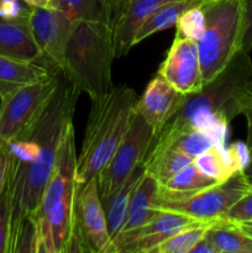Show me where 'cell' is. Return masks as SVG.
<instances>
[{"mask_svg":"<svg viewBox=\"0 0 252 253\" xmlns=\"http://www.w3.org/2000/svg\"><path fill=\"white\" fill-rule=\"evenodd\" d=\"M240 227H241L242 231L246 235H249L250 237H252V221L250 222H242V224H237Z\"/></svg>","mask_w":252,"mask_h":253,"instance_id":"d590c367","label":"cell"},{"mask_svg":"<svg viewBox=\"0 0 252 253\" xmlns=\"http://www.w3.org/2000/svg\"><path fill=\"white\" fill-rule=\"evenodd\" d=\"M200 9L204 29L197 44L205 83L242 49L244 0H204Z\"/></svg>","mask_w":252,"mask_h":253,"instance_id":"277c9868","label":"cell"},{"mask_svg":"<svg viewBox=\"0 0 252 253\" xmlns=\"http://www.w3.org/2000/svg\"><path fill=\"white\" fill-rule=\"evenodd\" d=\"M31 6L25 4L22 0H0V16L7 17H20L27 16L31 12Z\"/></svg>","mask_w":252,"mask_h":253,"instance_id":"f546056e","label":"cell"},{"mask_svg":"<svg viewBox=\"0 0 252 253\" xmlns=\"http://www.w3.org/2000/svg\"><path fill=\"white\" fill-rule=\"evenodd\" d=\"M4 143H5V142H4V141H2V140H1V138H0V147H1V146H2V145H4Z\"/></svg>","mask_w":252,"mask_h":253,"instance_id":"74e56055","label":"cell"},{"mask_svg":"<svg viewBox=\"0 0 252 253\" xmlns=\"http://www.w3.org/2000/svg\"><path fill=\"white\" fill-rule=\"evenodd\" d=\"M251 190H252V183H251Z\"/></svg>","mask_w":252,"mask_h":253,"instance_id":"f35d334b","label":"cell"},{"mask_svg":"<svg viewBox=\"0 0 252 253\" xmlns=\"http://www.w3.org/2000/svg\"><path fill=\"white\" fill-rule=\"evenodd\" d=\"M158 204H160V183L146 172L131 197L127 220L123 232L140 229L155 219L161 211V209H158Z\"/></svg>","mask_w":252,"mask_h":253,"instance_id":"e0dca14e","label":"cell"},{"mask_svg":"<svg viewBox=\"0 0 252 253\" xmlns=\"http://www.w3.org/2000/svg\"><path fill=\"white\" fill-rule=\"evenodd\" d=\"M192 162H194L192 157L167 146L152 148L145 161V168L147 174L155 178L160 184H163L166 180Z\"/></svg>","mask_w":252,"mask_h":253,"instance_id":"603a6c76","label":"cell"},{"mask_svg":"<svg viewBox=\"0 0 252 253\" xmlns=\"http://www.w3.org/2000/svg\"><path fill=\"white\" fill-rule=\"evenodd\" d=\"M77 151L73 123L66 128L57 153L53 170L32 221L43 216L67 193L77 188Z\"/></svg>","mask_w":252,"mask_h":253,"instance_id":"4fadbf2b","label":"cell"},{"mask_svg":"<svg viewBox=\"0 0 252 253\" xmlns=\"http://www.w3.org/2000/svg\"><path fill=\"white\" fill-rule=\"evenodd\" d=\"M211 221H200L189 227L180 230L163 241L160 246L155 249L152 253H190L193 247L205 236L208 229L211 226Z\"/></svg>","mask_w":252,"mask_h":253,"instance_id":"484cf974","label":"cell"},{"mask_svg":"<svg viewBox=\"0 0 252 253\" xmlns=\"http://www.w3.org/2000/svg\"><path fill=\"white\" fill-rule=\"evenodd\" d=\"M30 25L41 49L42 61L48 63L49 68L61 72L74 22L59 10L46 6L32 7Z\"/></svg>","mask_w":252,"mask_h":253,"instance_id":"9c48e42d","label":"cell"},{"mask_svg":"<svg viewBox=\"0 0 252 253\" xmlns=\"http://www.w3.org/2000/svg\"><path fill=\"white\" fill-rule=\"evenodd\" d=\"M116 58L114 24L111 21L74 22L61 73L90 99L114 88L111 66Z\"/></svg>","mask_w":252,"mask_h":253,"instance_id":"3957f363","label":"cell"},{"mask_svg":"<svg viewBox=\"0 0 252 253\" xmlns=\"http://www.w3.org/2000/svg\"><path fill=\"white\" fill-rule=\"evenodd\" d=\"M48 6L63 12L71 21H111L109 0H49Z\"/></svg>","mask_w":252,"mask_h":253,"instance_id":"cb8c5ba5","label":"cell"},{"mask_svg":"<svg viewBox=\"0 0 252 253\" xmlns=\"http://www.w3.org/2000/svg\"><path fill=\"white\" fill-rule=\"evenodd\" d=\"M205 237L217 253H252V237L235 222L217 219L208 229Z\"/></svg>","mask_w":252,"mask_h":253,"instance_id":"44dd1931","label":"cell"},{"mask_svg":"<svg viewBox=\"0 0 252 253\" xmlns=\"http://www.w3.org/2000/svg\"><path fill=\"white\" fill-rule=\"evenodd\" d=\"M244 115L246 116L247 123H251V124H252V104H251V105H250V108L247 109L246 111H245Z\"/></svg>","mask_w":252,"mask_h":253,"instance_id":"8d00e7d4","label":"cell"},{"mask_svg":"<svg viewBox=\"0 0 252 253\" xmlns=\"http://www.w3.org/2000/svg\"><path fill=\"white\" fill-rule=\"evenodd\" d=\"M200 221L180 212L161 209L160 214L148 224L119 235L113 242L111 253H152L170 236Z\"/></svg>","mask_w":252,"mask_h":253,"instance_id":"30bf717a","label":"cell"},{"mask_svg":"<svg viewBox=\"0 0 252 253\" xmlns=\"http://www.w3.org/2000/svg\"><path fill=\"white\" fill-rule=\"evenodd\" d=\"M158 74L183 94L200 90L204 84L197 41L175 34Z\"/></svg>","mask_w":252,"mask_h":253,"instance_id":"8fae6325","label":"cell"},{"mask_svg":"<svg viewBox=\"0 0 252 253\" xmlns=\"http://www.w3.org/2000/svg\"><path fill=\"white\" fill-rule=\"evenodd\" d=\"M156 140L152 126L133 111L123 141L96 177L101 202L114 194L131 173L143 165Z\"/></svg>","mask_w":252,"mask_h":253,"instance_id":"5b68a950","label":"cell"},{"mask_svg":"<svg viewBox=\"0 0 252 253\" xmlns=\"http://www.w3.org/2000/svg\"><path fill=\"white\" fill-rule=\"evenodd\" d=\"M58 71L41 63H29L0 56V100L17 89L51 76Z\"/></svg>","mask_w":252,"mask_h":253,"instance_id":"d6986e66","label":"cell"},{"mask_svg":"<svg viewBox=\"0 0 252 253\" xmlns=\"http://www.w3.org/2000/svg\"><path fill=\"white\" fill-rule=\"evenodd\" d=\"M185 95L187 94L180 93L162 76L157 74L136 100L135 113L152 126L157 137L163 126L182 106Z\"/></svg>","mask_w":252,"mask_h":253,"instance_id":"5bb4252c","label":"cell"},{"mask_svg":"<svg viewBox=\"0 0 252 253\" xmlns=\"http://www.w3.org/2000/svg\"><path fill=\"white\" fill-rule=\"evenodd\" d=\"M31 7H46L49 5V0H22Z\"/></svg>","mask_w":252,"mask_h":253,"instance_id":"e575fe53","label":"cell"},{"mask_svg":"<svg viewBox=\"0 0 252 253\" xmlns=\"http://www.w3.org/2000/svg\"><path fill=\"white\" fill-rule=\"evenodd\" d=\"M169 1L172 0H124L114 22L116 58L128 53L133 47V39L142 22L158 7Z\"/></svg>","mask_w":252,"mask_h":253,"instance_id":"2e32d148","label":"cell"},{"mask_svg":"<svg viewBox=\"0 0 252 253\" xmlns=\"http://www.w3.org/2000/svg\"><path fill=\"white\" fill-rule=\"evenodd\" d=\"M77 188L67 193L43 216L35 221L36 253H68L74 229Z\"/></svg>","mask_w":252,"mask_h":253,"instance_id":"7c38bea8","label":"cell"},{"mask_svg":"<svg viewBox=\"0 0 252 253\" xmlns=\"http://www.w3.org/2000/svg\"><path fill=\"white\" fill-rule=\"evenodd\" d=\"M145 173L146 168L145 163H143L131 173L130 177L124 182V184L111 197L101 202L104 210H105L106 224H108V231L111 239V246L125 227L131 197H132L138 182L145 175Z\"/></svg>","mask_w":252,"mask_h":253,"instance_id":"ac0fdd59","label":"cell"},{"mask_svg":"<svg viewBox=\"0 0 252 253\" xmlns=\"http://www.w3.org/2000/svg\"><path fill=\"white\" fill-rule=\"evenodd\" d=\"M190 253H217V251L216 249L212 246L211 242L204 236L194 247H193Z\"/></svg>","mask_w":252,"mask_h":253,"instance_id":"836d02e7","label":"cell"},{"mask_svg":"<svg viewBox=\"0 0 252 253\" xmlns=\"http://www.w3.org/2000/svg\"><path fill=\"white\" fill-rule=\"evenodd\" d=\"M215 183H217L216 180L203 174L194 162H192L175 173L169 179L166 180L163 184H160V202L185 197L210 187Z\"/></svg>","mask_w":252,"mask_h":253,"instance_id":"7402d4cb","label":"cell"},{"mask_svg":"<svg viewBox=\"0 0 252 253\" xmlns=\"http://www.w3.org/2000/svg\"><path fill=\"white\" fill-rule=\"evenodd\" d=\"M251 104L252 61L250 52L241 49L200 90L185 95L155 142L190 130L208 131L225 142L229 124L245 114Z\"/></svg>","mask_w":252,"mask_h":253,"instance_id":"6da1fadb","label":"cell"},{"mask_svg":"<svg viewBox=\"0 0 252 253\" xmlns=\"http://www.w3.org/2000/svg\"><path fill=\"white\" fill-rule=\"evenodd\" d=\"M247 151H249V161L247 165L244 168L245 177L249 179L250 183H252V124L247 123V141H246Z\"/></svg>","mask_w":252,"mask_h":253,"instance_id":"d6a6232c","label":"cell"},{"mask_svg":"<svg viewBox=\"0 0 252 253\" xmlns=\"http://www.w3.org/2000/svg\"><path fill=\"white\" fill-rule=\"evenodd\" d=\"M203 29H204V16L200 6L190 9L183 15L177 24V32L175 34L182 35V36L189 37V39L195 40L202 35Z\"/></svg>","mask_w":252,"mask_h":253,"instance_id":"4316f807","label":"cell"},{"mask_svg":"<svg viewBox=\"0 0 252 253\" xmlns=\"http://www.w3.org/2000/svg\"><path fill=\"white\" fill-rule=\"evenodd\" d=\"M9 174V153H7L6 143L0 147V194L4 190Z\"/></svg>","mask_w":252,"mask_h":253,"instance_id":"1f68e13d","label":"cell"},{"mask_svg":"<svg viewBox=\"0 0 252 253\" xmlns=\"http://www.w3.org/2000/svg\"><path fill=\"white\" fill-rule=\"evenodd\" d=\"M222 219L229 220L235 224L252 221V190L237 200L224 215Z\"/></svg>","mask_w":252,"mask_h":253,"instance_id":"f1b7e54d","label":"cell"},{"mask_svg":"<svg viewBox=\"0 0 252 253\" xmlns=\"http://www.w3.org/2000/svg\"><path fill=\"white\" fill-rule=\"evenodd\" d=\"M216 145L225 146L224 142H221L211 132H208V131L203 130H190L178 133V135L167 138V140L155 142L152 148H161L169 146V147L175 148V150L185 153V155L189 156V157H192L194 160L203 151Z\"/></svg>","mask_w":252,"mask_h":253,"instance_id":"d4e9b609","label":"cell"},{"mask_svg":"<svg viewBox=\"0 0 252 253\" xmlns=\"http://www.w3.org/2000/svg\"><path fill=\"white\" fill-rule=\"evenodd\" d=\"M242 49L251 52L252 49V0H244V35Z\"/></svg>","mask_w":252,"mask_h":253,"instance_id":"4dcf8cb0","label":"cell"},{"mask_svg":"<svg viewBox=\"0 0 252 253\" xmlns=\"http://www.w3.org/2000/svg\"><path fill=\"white\" fill-rule=\"evenodd\" d=\"M250 190L251 183L240 170L226 180L189 195L160 202L158 209L172 210L202 221H211L222 219L227 210Z\"/></svg>","mask_w":252,"mask_h":253,"instance_id":"52a82bcc","label":"cell"},{"mask_svg":"<svg viewBox=\"0 0 252 253\" xmlns=\"http://www.w3.org/2000/svg\"><path fill=\"white\" fill-rule=\"evenodd\" d=\"M10 197L7 187L0 194V253H9L10 249Z\"/></svg>","mask_w":252,"mask_h":253,"instance_id":"83f0119b","label":"cell"},{"mask_svg":"<svg viewBox=\"0 0 252 253\" xmlns=\"http://www.w3.org/2000/svg\"><path fill=\"white\" fill-rule=\"evenodd\" d=\"M0 56L29 63L42 62V53L32 34L30 15L0 16Z\"/></svg>","mask_w":252,"mask_h":253,"instance_id":"9a60e30c","label":"cell"},{"mask_svg":"<svg viewBox=\"0 0 252 253\" xmlns=\"http://www.w3.org/2000/svg\"><path fill=\"white\" fill-rule=\"evenodd\" d=\"M136 100V91L125 84L91 99L83 142L77 156L78 184L96 178L108 165L127 131Z\"/></svg>","mask_w":252,"mask_h":253,"instance_id":"7a4b0ae2","label":"cell"},{"mask_svg":"<svg viewBox=\"0 0 252 253\" xmlns=\"http://www.w3.org/2000/svg\"><path fill=\"white\" fill-rule=\"evenodd\" d=\"M61 74L54 72L1 99L0 138L5 143L19 137L36 120L58 86Z\"/></svg>","mask_w":252,"mask_h":253,"instance_id":"ba28073f","label":"cell"},{"mask_svg":"<svg viewBox=\"0 0 252 253\" xmlns=\"http://www.w3.org/2000/svg\"><path fill=\"white\" fill-rule=\"evenodd\" d=\"M203 1L204 0H172L166 2L142 22L135 35L133 46L152 36L153 34L177 26L179 19L188 10L200 6Z\"/></svg>","mask_w":252,"mask_h":253,"instance_id":"ffe728a7","label":"cell"},{"mask_svg":"<svg viewBox=\"0 0 252 253\" xmlns=\"http://www.w3.org/2000/svg\"><path fill=\"white\" fill-rule=\"evenodd\" d=\"M68 252L111 253V239L96 178L77 188L74 229Z\"/></svg>","mask_w":252,"mask_h":253,"instance_id":"8992f818","label":"cell"}]
</instances>
